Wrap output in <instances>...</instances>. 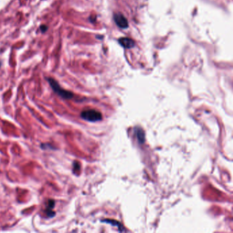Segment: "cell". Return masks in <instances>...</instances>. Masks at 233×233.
<instances>
[{
	"mask_svg": "<svg viewBox=\"0 0 233 233\" xmlns=\"http://www.w3.org/2000/svg\"><path fill=\"white\" fill-rule=\"evenodd\" d=\"M55 206V201L53 200H49L47 202V209H45V214L48 218H53L55 215V213L53 211V209Z\"/></svg>",
	"mask_w": 233,
	"mask_h": 233,
	"instance_id": "5",
	"label": "cell"
},
{
	"mask_svg": "<svg viewBox=\"0 0 233 233\" xmlns=\"http://www.w3.org/2000/svg\"><path fill=\"white\" fill-rule=\"evenodd\" d=\"M81 118L89 122H97L102 119V114L95 109H87L81 113Z\"/></svg>",
	"mask_w": 233,
	"mask_h": 233,
	"instance_id": "2",
	"label": "cell"
},
{
	"mask_svg": "<svg viewBox=\"0 0 233 233\" xmlns=\"http://www.w3.org/2000/svg\"><path fill=\"white\" fill-rule=\"evenodd\" d=\"M118 43L125 49H131L134 47L135 41L129 38H120L118 39Z\"/></svg>",
	"mask_w": 233,
	"mask_h": 233,
	"instance_id": "4",
	"label": "cell"
},
{
	"mask_svg": "<svg viewBox=\"0 0 233 233\" xmlns=\"http://www.w3.org/2000/svg\"><path fill=\"white\" fill-rule=\"evenodd\" d=\"M80 170V166H79V164L78 162H77V161H75V162L73 164V172L75 173L77 172V170Z\"/></svg>",
	"mask_w": 233,
	"mask_h": 233,
	"instance_id": "7",
	"label": "cell"
},
{
	"mask_svg": "<svg viewBox=\"0 0 233 233\" xmlns=\"http://www.w3.org/2000/svg\"><path fill=\"white\" fill-rule=\"evenodd\" d=\"M47 81H48L49 85H51V88H52L53 90L55 92V93H56L58 96L62 97V99H71L73 98V96H74L73 92L63 89L62 87L59 85L58 82H57L56 80H55L54 79L49 77V78H47Z\"/></svg>",
	"mask_w": 233,
	"mask_h": 233,
	"instance_id": "1",
	"label": "cell"
},
{
	"mask_svg": "<svg viewBox=\"0 0 233 233\" xmlns=\"http://www.w3.org/2000/svg\"><path fill=\"white\" fill-rule=\"evenodd\" d=\"M113 19L115 23L119 27L122 29L127 28L129 27V23L126 17L120 13H115L113 15Z\"/></svg>",
	"mask_w": 233,
	"mask_h": 233,
	"instance_id": "3",
	"label": "cell"
},
{
	"mask_svg": "<svg viewBox=\"0 0 233 233\" xmlns=\"http://www.w3.org/2000/svg\"><path fill=\"white\" fill-rule=\"evenodd\" d=\"M40 28H41V31H43V32H45V31H46L47 30V27L46 26V25H41V27H40Z\"/></svg>",
	"mask_w": 233,
	"mask_h": 233,
	"instance_id": "8",
	"label": "cell"
},
{
	"mask_svg": "<svg viewBox=\"0 0 233 233\" xmlns=\"http://www.w3.org/2000/svg\"><path fill=\"white\" fill-rule=\"evenodd\" d=\"M137 138H138V140L139 142L140 143H143L144 142V131H143L142 129H138V130H137Z\"/></svg>",
	"mask_w": 233,
	"mask_h": 233,
	"instance_id": "6",
	"label": "cell"
}]
</instances>
